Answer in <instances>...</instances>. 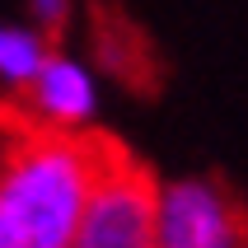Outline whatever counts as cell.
Listing matches in <instances>:
<instances>
[{
	"label": "cell",
	"mask_w": 248,
	"mask_h": 248,
	"mask_svg": "<svg viewBox=\"0 0 248 248\" xmlns=\"http://www.w3.org/2000/svg\"><path fill=\"white\" fill-rule=\"evenodd\" d=\"M28 10H33V19L42 24V33H56V28H66V19H70V0H28Z\"/></svg>",
	"instance_id": "cell-6"
},
{
	"label": "cell",
	"mask_w": 248,
	"mask_h": 248,
	"mask_svg": "<svg viewBox=\"0 0 248 248\" xmlns=\"http://www.w3.org/2000/svg\"><path fill=\"white\" fill-rule=\"evenodd\" d=\"M117 140L24 122L0 150V248H70Z\"/></svg>",
	"instance_id": "cell-1"
},
{
	"label": "cell",
	"mask_w": 248,
	"mask_h": 248,
	"mask_svg": "<svg viewBox=\"0 0 248 248\" xmlns=\"http://www.w3.org/2000/svg\"><path fill=\"white\" fill-rule=\"evenodd\" d=\"M24 108H28V122L56 126V131H80L94 117V75L80 61H70L66 52H47L42 70L24 89Z\"/></svg>",
	"instance_id": "cell-4"
},
{
	"label": "cell",
	"mask_w": 248,
	"mask_h": 248,
	"mask_svg": "<svg viewBox=\"0 0 248 248\" xmlns=\"http://www.w3.org/2000/svg\"><path fill=\"white\" fill-rule=\"evenodd\" d=\"M47 61V38L24 24H0V84L5 89H28V80Z\"/></svg>",
	"instance_id": "cell-5"
},
{
	"label": "cell",
	"mask_w": 248,
	"mask_h": 248,
	"mask_svg": "<svg viewBox=\"0 0 248 248\" xmlns=\"http://www.w3.org/2000/svg\"><path fill=\"white\" fill-rule=\"evenodd\" d=\"M155 248H248V202L211 173L159 183Z\"/></svg>",
	"instance_id": "cell-2"
},
{
	"label": "cell",
	"mask_w": 248,
	"mask_h": 248,
	"mask_svg": "<svg viewBox=\"0 0 248 248\" xmlns=\"http://www.w3.org/2000/svg\"><path fill=\"white\" fill-rule=\"evenodd\" d=\"M155 202L159 183L150 169L117 145L84 202L70 248H155Z\"/></svg>",
	"instance_id": "cell-3"
}]
</instances>
